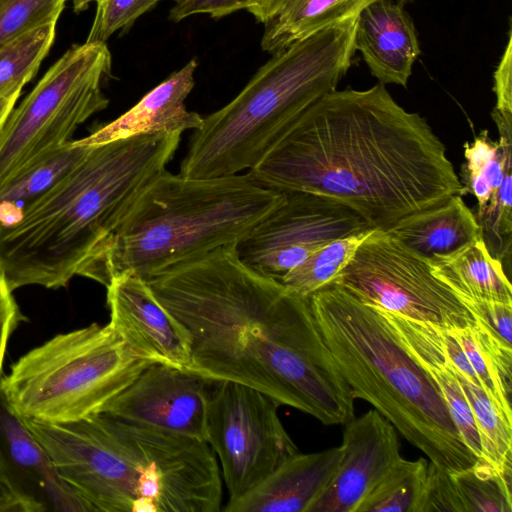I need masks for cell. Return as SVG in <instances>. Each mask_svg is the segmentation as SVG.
I'll use <instances>...</instances> for the list:
<instances>
[{"instance_id": "cell-38", "label": "cell", "mask_w": 512, "mask_h": 512, "mask_svg": "<svg viewBox=\"0 0 512 512\" xmlns=\"http://www.w3.org/2000/svg\"><path fill=\"white\" fill-rule=\"evenodd\" d=\"M0 512H24L8 488L0 482Z\"/></svg>"}, {"instance_id": "cell-24", "label": "cell", "mask_w": 512, "mask_h": 512, "mask_svg": "<svg viewBox=\"0 0 512 512\" xmlns=\"http://www.w3.org/2000/svg\"><path fill=\"white\" fill-rule=\"evenodd\" d=\"M481 387L495 408L512 425V346L506 345L475 320L461 328H452Z\"/></svg>"}, {"instance_id": "cell-8", "label": "cell", "mask_w": 512, "mask_h": 512, "mask_svg": "<svg viewBox=\"0 0 512 512\" xmlns=\"http://www.w3.org/2000/svg\"><path fill=\"white\" fill-rule=\"evenodd\" d=\"M150 364L109 323H93L30 350L0 383L22 418L70 422L102 412Z\"/></svg>"}, {"instance_id": "cell-9", "label": "cell", "mask_w": 512, "mask_h": 512, "mask_svg": "<svg viewBox=\"0 0 512 512\" xmlns=\"http://www.w3.org/2000/svg\"><path fill=\"white\" fill-rule=\"evenodd\" d=\"M111 72V52L99 41L73 45L47 70L0 131V185L108 106L102 86Z\"/></svg>"}, {"instance_id": "cell-27", "label": "cell", "mask_w": 512, "mask_h": 512, "mask_svg": "<svg viewBox=\"0 0 512 512\" xmlns=\"http://www.w3.org/2000/svg\"><path fill=\"white\" fill-rule=\"evenodd\" d=\"M467 512H512V466L495 468L484 458L451 472Z\"/></svg>"}, {"instance_id": "cell-17", "label": "cell", "mask_w": 512, "mask_h": 512, "mask_svg": "<svg viewBox=\"0 0 512 512\" xmlns=\"http://www.w3.org/2000/svg\"><path fill=\"white\" fill-rule=\"evenodd\" d=\"M407 0H376L358 14L354 47L381 84L407 86L421 54Z\"/></svg>"}, {"instance_id": "cell-12", "label": "cell", "mask_w": 512, "mask_h": 512, "mask_svg": "<svg viewBox=\"0 0 512 512\" xmlns=\"http://www.w3.org/2000/svg\"><path fill=\"white\" fill-rule=\"evenodd\" d=\"M370 229L358 213L335 199L285 192L283 202L235 249L244 264L280 280L327 243Z\"/></svg>"}, {"instance_id": "cell-35", "label": "cell", "mask_w": 512, "mask_h": 512, "mask_svg": "<svg viewBox=\"0 0 512 512\" xmlns=\"http://www.w3.org/2000/svg\"><path fill=\"white\" fill-rule=\"evenodd\" d=\"M24 319L0 269V377L9 338Z\"/></svg>"}, {"instance_id": "cell-25", "label": "cell", "mask_w": 512, "mask_h": 512, "mask_svg": "<svg viewBox=\"0 0 512 512\" xmlns=\"http://www.w3.org/2000/svg\"><path fill=\"white\" fill-rule=\"evenodd\" d=\"M56 23L20 34L0 47V98L18 99L35 76L55 38Z\"/></svg>"}, {"instance_id": "cell-29", "label": "cell", "mask_w": 512, "mask_h": 512, "mask_svg": "<svg viewBox=\"0 0 512 512\" xmlns=\"http://www.w3.org/2000/svg\"><path fill=\"white\" fill-rule=\"evenodd\" d=\"M452 370L473 412L481 442V458L499 470L512 466V425L504 420L482 388Z\"/></svg>"}, {"instance_id": "cell-15", "label": "cell", "mask_w": 512, "mask_h": 512, "mask_svg": "<svg viewBox=\"0 0 512 512\" xmlns=\"http://www.w3.org/2000/svg\"><path fill=\"white\" fill-rule=\"evenodd\" d=\"M106 289L109 324L137 356L152 363L189 369L190 335L144 279L119 275L110 280Z\"/></svg>"}, {"instance_id": "cell-32", "label": "cell", "mask_w": 512, "mask_h": 512, "mask_svg": "<svg viewBox=\"0 0 512 512\" xmlns=\"http://www.w3.org/2000/svg\"><path fill=\"white\" fill-rule=\"evenodd\" d=\"M417 512H467L451 472L429 461Z\"/></svg>"}, {"instance_id": "cell-20", "label": "cell", "mask_w": 512, "mask_h": 512, "mask_svg": "<svg viewBox=\"0 0 512 512\" xmlns=\"http://www.w3.org/2000/svg\"><path fill=\"white\" fill-rule=\"evenodd\" d=\"M387 232L432 266L450 261L483 238L476 215L461 195L411 214Z\"/></svg>"}, {"instance_id": "cell-16", "label": "cell", "mask_w": 512, "mask_h": 512, "mask_svg": "<svg viewBox=\"0 0 512 512\" xmlns=\"http://www.w3.org/2000/svg\"><path fill=\"white\" fill-rule=\"evenodd\" d=\"M344 425L339 466L307 512H357L401 458L395 427L376 409Z\"/></svg>"}, {"instance_id": "cell-34", "label": "cell", "mask_w": 512, "mask_h": 512, "mask_svg": "<svg viewBox=\"0 0 512 512\" xmlns=\"http://www.w3.org/2000/svg\"><path fill=\"white\" fill-rule=\"evenodd\" d=\"M250 0H174L169 19L180 22L193 15L206 14L219 19L245 10Z\"/></svg>"}, {"instance_id": "cell-37", "label": "cell", "mask_w": 512, "mask_h": 512, "mask_svg": "<svg viewBox=\"0 0 512 512\" xmlns=\"http://www.w3.org/2000/svg\"><path fill=\"white\" fill-rule=\"evenodd\" d=\"M498 142L489 138L487 131H482L473 142L464 144L466 166L464 174L482 172L485 164L494 156L498 149Z\"/></svg>"}, {"instance_id": "cell-40", "label": "cell", "mask_w": 512, "mask_h": 512, "mask_svg": "<svg viewBox=\"0 0 512 512\" xmlns=\"http://www.w3.org/2000/svg\"><path fill=\"white\" fill-rule=\"evenodd\" d=\"M104 0H72L73 9L76 13L84 11L92 2H102Z\"/></svg>"}, {"instance_id": "cell-36", "label": "cell", "mask_w": 512, "mask_h": 512, "mask_svg": "<svg viewBox=\"0 0 512 512\" xmlns=\"http://www.w3.org/2000/svg\"><path fill=\"white\" fill-rule=\"evenodd\" d=\"M512 36L511 28L501 59L494 72L493 91L496 96L494 110L503 116H512Z\"/></svg>"}, {"instance_id": "cell-30", "label": "cell", "mask_w": 512, "mask_h": 512, "mask_svg": "<svg viewBox=\"0 0 512 512\" xmlns=\"http://www.w3.org/2000/svg\"><path fill=\"white\" fill-rule=\"evenodd\" d=\"M66 0H0V47L22 33L57 23Z\"/></svg>"}, {"instance_id": "cell-4", "label": "cell", "mask_w": 512, "mask_h": 512, "mask_svg": "<svg viewBox=\"0 0 512 512\" xmlns=\"http://www.w3.org/2000/svg\"><path fill=\"white\" fill-rule=\"evenodd\" d=\"M23 419L60 476L96 511L221 510V472L205 441L104 412L70 422Z\"/></svg>"}, {"instance_id": "cell-13", "label": "cell", "mask_w": 512, "mask_h": 512, "mask_svg": "<svg viewBox=\"0 0 512 512\" xmlns=\"http://www.w3.org/2000/svg\"><path fill=\"white\" fill-rule=\"evenodd\" d=\"M211 380L173 366L152 363L102 412L165 433L206 442Z\"/></svg>"}, {"instance_id": "cell-23", "label": "cell", "mask_w": 512, "mask_h": 512, "mask_svg": "<svg viewBox=\"0 0 512 512\" xmlns=\"http://www.w3.org/2000/svg\"><path fill=\"white\" fill-rule=\"evenodd\" d=\"M432 270L463 303L489 300L512 304V287L503 264L489 252L483 238Z\"/></svg>"}, {"instance_id": "cell-22", "label": "cell", "mask_w": 512, "mask_h": 512, "mask_svg": "<svg viewBox=\"0 0 512 512\" xmlns=\"http://www.w3.org/2000/svg\"><path fill=\"white\" fill-rule=\"evenodd\" d=\"M88 137L43 155L0 185V227L15 222L90 151Z\"/></svg>"}, {"instance_id": "cell-26", "label": "cell", "mask_w": 512, "mask_h": 512, "mask_svg": "<svg viewBox=\"0 0 512 512\" xmlns=\"http://www.w3.org/2000/svg\"><path fill=\"white\" fill-rule=\"evenodd\" d=\"M373 230L341 237L327 243L282 276L279 281L293 293L308 299L336 278Z\"/></svg>"}, {"instance_id": "cell-10", "label": "cell", "mask_w": 512, "mask_h": 512, "mask_svg": "<svg viewBox=\"0 0 512 512\" xmlns=\"http://www.w3.org/2000/svg\"><path fill=\"white\" fill-rule=\"evenodd\" d=\"M331 283L366 305L419 322L444 328L474 322L431 264L384 230L374 229Z\"/></svg>"}, {"instance_id": "cell-33", "label": "cell", "mask_w": 512, "mask_h": 512, "mask_svg": "<svg viewBox=\"0 0 512 512\" xmlns=\"http://www.w3.org/2000/svg\"><path fill=\"white\" fill-rule=\"evenodd\" d=\"M464 304L477 323L511 346L512 304L489 300H469Z\"/></svg>"}, {"instance_id": "cell-18", "label": "cell", "mask_w": 512, "mask_h": 512, "mask_svg": "<svg viewBox=\"0 0 512 512\" xmlns=\"http://www.w3.org/2000/svg\"><path fill=\"white\" fill-rule=\"evenodd\" d=\"M341 445L292 456L255 488L228 501L226 512H307L333 478L341 461Z\"/></svg>"}, {"instance_id": "cell-1", "label": "cell", "mask_w": 512, "mask_h": 512, "mask_svg": "<svg viewBox=\"0 0 512 512\" xmlns=\"http://www.w3.org/2000/svg\"><path fill=\"white\" fill-rule=\"evenodd\" d=\"M235 246L145 280L191 338L188 371L257 389L325 425L354 418V397L308 299L244 264Z\"/></svg>"}, {"instance_id": "cell-19", "label": "cell", "mask_w": 512, "mask_h": 512, "mask_svg": "<svg viewBox=\"0 0 512 512\" xmlns=\"http://www.w3.org/2000/svg\"><path fill=\"white\" fill-rule=\"evenodd\" d=\"M196 58L146 93L132 108L87 136L92 144L141 135L182 134L196 130L200 114L188 111L184 102L195 85Z\"/></svg>"}, {"instance_id": "cell-3", "label": "cell", "mask_w": 512, "mask_h": 512, "mask_svg": "<svg viewBox=\"0 0 512 512\" xmlns=\"http://www.w3.org/2000/svg\"><path fill=\"white\" fill-rule=\"evenodd\" d=\"M180 141L181 134H157L94 144L15 222L0 227V269L9 288L65 287L166 170Z\"/></svg>"}, {"instance_id": "cell-5", "label": "cell", "mask_w": 512, "mask_h": 512, "mask_svg": "<svg viewBox=\"0 0 512 512\" xmlns=\"http://www.w3.org/2000/svg\"><path fill=\"white\" fill-rule=\"evenodd\" d=\"M284 198L247 172L189 178L164 170L78 275L105 287L123 274L148 280L237 245Z\"/></svg>"}, {"instance_id": "cell-7", "label": "cell", "mask_w": 512, "mask_h": 512, "mask_svg": "<svg viewBox=\"0 0 512 512\" xmlns=\"http://www.w3.org/2000/svg\"><path fill=\"white\" fill-rule=\"evenodd\" d=\"M358 14L272 54L229 103L193 131L180 174L229 176L254 168L299 117L337 89L353 64Z\"/></svg>"}, {"instance_id": "cell-2", "label": "cell", "mask_w": 512, "mask_h": 512, "mask_svg": "<svg viewBox=\"0 0 512 512\" xmlns=\"http://www.w3.org/2000/svg\"><path fill=\"white\" fill-rule=\"evenodd\" d=\"M247 173L278 191L335 199L384 231L464 195L427 120L401 107L381 83L324 95Z\"/></svg>"}, {"instance_id": "cell-31", "label": "cell", "mask_w": 512, "mask_h": 512, "mask_svg": "<svg viewBox=\"0 0 512 512\" xmlns=\"http://www.w3.org/2000/svg\"><path fill=\"white\" fill-rule=\"evenodd\" d=\"M161 0H104L97 3L88 42H106L118 30H128L135 20Z\"/></svg>"}, {"instance_id": "cell-28", "label": "cell", "mask_w": 512, "mask_h": 512, "mask_svg": "<svg viewBox=\"0 0 512 512\" xmlns=\"http://www.w3.org/2000/svg\"><path fill=\"white\" fill-rule=\"evenodd\" d=\"M428 462L398 459L357 512H417Z\"/></svg>"}, {"instance_id": "cell-21", "label": "cell", "mask_w": 512, "mask_h": 512, "mask_svg": "<svg viewBox=\"0 0 512 512\" xmlns=\"http://www.w3.org/2000/svg\"><path fill=\"white\" fill-rule=\"evenodd\" d=\"M376 0H250L245 10L263 25L261 50L275 54L314 32L359 14Z\"/></svg>"}, {"instance_id": "cell-39", "label": "cell", "mask_w": 512, "mask_h": 512, "mask_svg": "<svg viewBox=\"0 0 512 512\" xmlns=\"http://www.w3.org/2000/svg\"><path fill=\"white\" fill-rule=\"evenodd\" d=\"M17 99L0 98V131L11 110L14 108Z\"/></svg>"}, {"instance_id": "cell-11", "label": "cell", "mask_w": 512, "mask_h": 512, "mask_svg": "<svg viewBox=\"0 0 512 512\" xmlns=\"http://www.w3.org/2000/svg\"><path fill=\"white\" fill-rule=\"evenodd\" d=\"M279 406L247 385L211 380L206 442L220 460L229 501L248 493L299 453L279 418Z\"/></svg>"}, {"instance_id": "cell-14", "label": "cell", "mask_w": 512, "mask_h": 512, "mask_svg": "<svg viewBox=\"0 0 512 512\" xmlns=\"http://www.w3.org/2000/svg\"><path fill=\"white\" fill-rule=\"evenodd\" d=\"M0 482L24 512L96 511L60 476L43 444L8 402L1 383Z\"/></svg>"}, {"instance_id": "cell-6", "label": "cell", "mask_w": 512, "mask_h": 512, "mask_svg": "<svg viewBox=\"0 0 512 512\" xmlns=\"http://www.w3.org/2000/svg\"><path fill=\"white\" fill-rule=\"evenodd\" d=\"M308 301L354 398L370 403L431 462L449 472L477 461L460 436L438 385L380 310L334 283Z\"/></svg>"}]
</instances>
